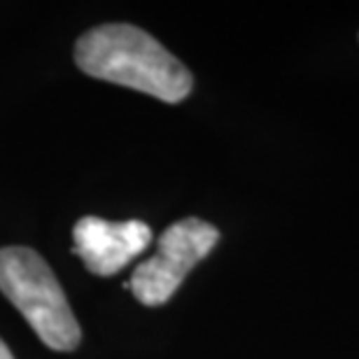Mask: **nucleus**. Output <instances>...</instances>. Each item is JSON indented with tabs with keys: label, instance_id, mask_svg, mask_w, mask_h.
<instances>
[{
	"label": "nucleus",
	"instance_id": "obj_1",
	"mask_svg": "<svg viewBox=\"0 0 359 359\" xmlns=\"http://www.w3.org/2000/svg\"><path fill=\"white\" fill-rule=\"evenodd\" d=\"M75 61L82 73L180 103L191 93L194 77L159 40L131 24H103L77 40Z\"/></svg>",
	"mask_w": 359,
	"mask_h": 359
},
{
	"label": "nucleus",
	"instance_id": "obj_3",
	"mask_svg": "<svg viewBox=\"0 0 359 359\" xmlns=\"http://www.w3.org/2000/svg\"><path fill=\"white\" fill-rule=\"evenodd\" d=\"M217 241L219 231L210 222L198 217L175 222L159 236L156 252L135 266L126 287L142 306L154 308L166 304L180 290L189 271L210 255Z\"/></svg>",
	"mask_w": 359,
	"mask_h": 359
},
{
	"label": "nucleus",
	"instance_id": "obj_2",
	"mask_svg": "<svg viewBox=\"0 0 359 359\" xmlns=\"http://www.w3.org/2000/svg\"><path fill=\"white\" fill-rule=\"evenodd\" d=\"M0 292L47 348L70 353L82 332L49 264L31 248H0Z\"/></svg>",
	"mask_w": 359,
	"mask_h": 359
},
{
	"label": "nucleus",
	"instance_id": "obj_5",
	"mask_svg": "<svg viewBox=\"0 0 359 359\" xmlns=\"http://www.w3.org/2000/svg\"><path fill=\"white\" fill-rule=\"evenodd\" d=\"M0 359H14V355L10 353V348H7L3 341H0Z\"/></svg>",
	"mask_w": 359,
	"mask_h": 359
},
{
	"label": "nucleus",
	"instance_id": "obj_4",
	"mask_svg": "<svg viewBox=\"0 0 359 359\" xmlns=\"http://www.w3.org/2000/svg\"><path fill=\"white\" fill-rule=\"evenodd\" d=\"M152 243V229L140 219L107 222L100 217H82L73 229L75 255L93 276H114L140 257Z\"/></svg>",
	"mask_w": 359,
	"mask_h": 359
}]
</instances>
